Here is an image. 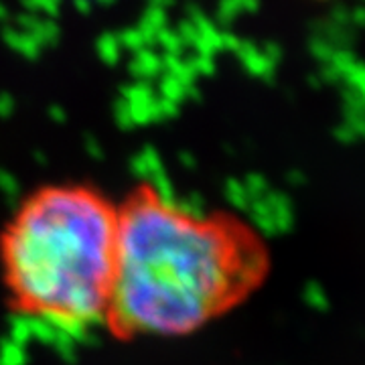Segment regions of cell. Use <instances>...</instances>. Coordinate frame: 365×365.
<instances>
[{
  "label": "cell",
  "mask_w": 365,
  "mask_h": 365,
  "mask_svg": "<svg viewBox=\"0 0 365 365\" xmlns=\"http://www.w3.org/2000/svg\"><path fill=\"white\" fill-rule=\"evenodd\" d=\"M270 268V248L248 220L197 211L140 182L118 203L104 327L124 341L193 335L252 299Z\"/></svg>",
  "instance_id": "1"
},
{
  "label": "cell",
  "mask_w": 365,
  "mask_h": 365,
  "mask_svg": "<svg viewBox=\"0 0 365 365\" xmlns=\"http://www.w3.org/2000/svg\"><path fill=\"white\" fill-rule=\"evenodd\" d=\"M118 246V203L83 182L31 191L0 232L13 311L59 329L104 325Z\"/></svg>",
  "instance_id": "2"
}]
</instances>
